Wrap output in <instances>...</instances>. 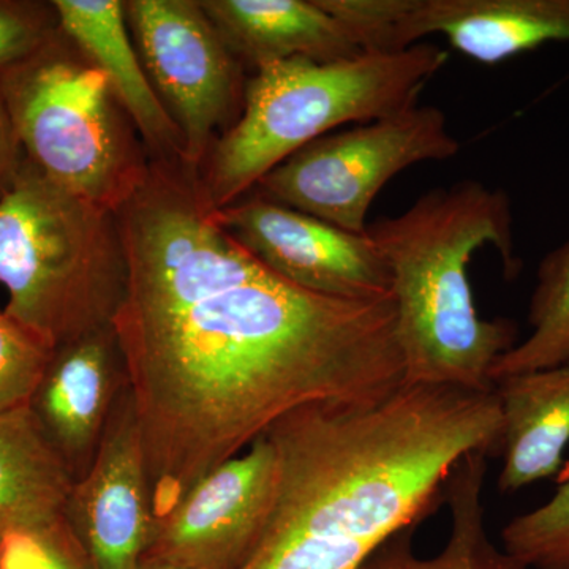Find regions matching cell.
<instances>
[{"label": "cell", "instance_id": "obj_17", "mask_svg": "<svg viewBox=\"0 0 569 569\" xmlns=\"http://www.w3.org/2000/svg\"><path fill=\"white\" fill-rule=\"evenodd\" d=\"M73 482L31 403L0 413V535L66 518Z\"/></svg>", "mask_w": 569, "mask_h": 569}, {"label": "cell", "instance_id": "obj_24", "mask_svg": "<svg viewBox=\"0 0 569 569\" xmlns=\"http://www.w3.org/2000/svg\"><path fill=\"white\" fill-rule=\"evenodd\" d=\"M24 160V151H22L9 108H7L2 91H0V198L9 192Z\"/></svg>", "mask_w": 569, "mask_h": 569}, {"label": "cell", "instance_id": "obj_15", "mask_svg": "<svg viewBox=\"0 0 569 569\" xmlns=\"http://www.w3.org/2000/svg\"><path fill=\"white\" fill-rule=\"evenodd\" d=\"M234 58L253 70L302 58L348 61L365 54L318 0H200Z\"/></svg>", "mask_w": 569, "mask_h": 569}, {"label": "cell", "instance_id": "obj_9", "mask_svg": "<svg viewBox=\"0 0 569 569\" xmlns=\"http://www.w3.org/2000/svg\"><path fill=\"white\" fill-rule=\"evenodd\" d=\"M217 222L283 280L328 298H391L392 277L367 233H351L254 190L212 211Z\"/></svg>", "mask_w": 569, "mask_h": 569}, {"label": "cell", "instance_id": "obj_11", "mask_svg": "<svg viewBox=\"0 0 569 569\" xmlns=\"http://www.w3.org/2000/svg\"><path fill=\"white\" fill-rule=\"evenodd\" d=\"M353 28L369 54H395L440 33L468 59L500 63L569 41V0H359Z\"/></svg>", "mask_w": 569, "mask_h": 569}, {"label": "cell", "instance_id": "obj_21", "mask_svg": "<svg viewBox=\"0 0 569 569\" xmlns=\"http://www.w3.org/2000/svg\"><path fill=\"white\" fill-rule=\"evenodd\" d=\"M54 350L0 309V413L29 406Z\"/></svg>", "mask_w": 569, "mask_h": 569}, {"label": "cell", "instance_id": "obj_4", "mask_svg": "<svg viewBox=\"0 0 569 569\" xmlns=\"http://www.w3.org/2000/svg\"><path fill=\"white\" fill-rule=\"evenodd\" d=\"M447 51L415 44L395 54L348 61L295 58L254 70L238 121L213 142L198 170L211 211L244 197L269 171L350 122L367 123L418 104Z\"/></svg>", "mask_w": 569, "mask_h": 569}, {"label": "cell", "instance_id": "obj_23", "mask_svg": "<svg viewBox=\"0 0 569 569\" xmlns=\"http://www.w3.org/2000/svg\"><path fill=\"white\" fill-rule=\"evenodd\" d=\"M59 31L52 2L0 0V74L28 61Z\"/></svg>", "mask_w": 569, "mask_h": 569}, {"label": "cell", "instance_id": "obj_16", "mask_svg": "<svg viewBox=\"0 0 569 569\" xmlns=\"http://www.w3.org/2000/svg\"><path fill=\"white\" fill-rule=\"evenodd\" d=\"M500 456L498 490H518L556 477L569 445V359L563 365L498 378Z\"/></svg>", "mask_w": 569, "mask_h": 569}, {"label": "cell", "instance_id": "obj_22", "mask_svg": "<svg viewBox=\"0 0 569 569\" xmlns=\"http://www.w3.org/2000/svg\"><path fill=\"white\" fill-rule=\"evenodd\" d=\"M0 569H96L66 518L0 535Z\"/></svg>", "mask_w": 569, "mask_h": 569}, {"label": "cell", "instance_id": "obj_18", "mask_svg": "<svg viewBox=\"0 0 569 569\" xmlns=\"http://www.w3.org/2000/svg\"><path fill=\"white\" fill-rule=\"evenodd\" d=\"M488 459V452H468L449 475L445 503L451 530L437 556L419 557L413 548L418 527H408L387 539L359 569H529L490 541L482 501Z\"/></svg>", "mask_w": 569, "mask_h": 569}, {"label": "cell", "instance_id": "obj_14", "mask_svg": "<svg viewBox=\"0 0 569 569\" xmlns=\"http://www.w3.org/2000/svg\"><path fill=\"white\" fill-rule=\"evenodd\" d=\"M59 26L100 71L127 112L151 160L186 164V142L157 96L119 0H54Z\"/></svg>", "mask_w": 569, "mask_h": 569}, {"label": "cell", "instance_id": "obj_1", "mask_svg": "<svg viewBox=\"0 0 569 569\" xmlns=\"http://www.w3.org/2000/svg\"><path fill=\"white\" fill-rule=\"evenodd\" d=\"M116 219L127 282L112 329L153 522L284 415L370 406L402 387L392 296L328 298L269 271L217 222L197 170L151 160Z\"/></svg>", "mask_w": 569, "mask_h": 569}, {"label": "cell", "instance_id": "obj_19", "mask_svg": "<svg viewBox=\"0 0 569 569\" xmlns=\"http://www.w3.org/2000/svg\"><path fill=\"white\" fill-rule=\"evenodd\" d=\"M531 335L500 356L492 367L498 378L563 365L569 359V239L542 258L530 298Z\"/></svg>", "mask_w": 569, "mask_h": 569}, {"label": "cell", "instance_id": "obj_2", "mask_svg": "<svg viewBox=\"0 0 569 569\" xmlns=\"http://www.w3.org/2000/svg\"><path fill=\"white\" fill-rule=\"evenodd\" d=\"M493 391L402 385L381 402L312 403L280 418L271 518L241 569H359L445 503L471 451L500 456Z\"/></svg>", "mask_w": 569, "mask_h": 569}, {"label": "cell", "instance_id": "obj_25", "mask_svg": "<svg viewBox=\"0 0 569 569\" xmlns=\"http://www.w3.org/2000/svg\"><path fill=\"white\" fill-rule=\"evenodd\" d=\"M138 569H190L181 567V565L170 563V561L151 559V557H142Z\"/></svg>", "mask_w": 569, "mask_h": 569}, {"label": "cell", "instance_id": "obj_12", "mask_svg": "<svg viewBox=\"0 0 569 569\" xmlns=\"http://www.w3.org/2000/svg\"><path fill=\"white\" fill-rule=\"evenodd\" d=\"M66 520L96 569H138L153 530L151 488L130 388L112 408L91 467L73 482Z\"/></svg>", "mask_w": 569, "mask_h": 569}, {"label": "cell", "instance_id": "obj_7", "mask_svg": "<svg viewBox=\"0 0 569 569\" xmlns=\"http://www.w3.org/2000/svg\"><path fill=\"white\" fill-rule=\"evenodd\" d=\"M459 149L445 112L415 104L310 142L253 190L351 233H366L370 206L395 176L417 163L449 160Z\"/></svg>", "mask_w": 569, "mask_h": 569}, {"label": "cell", "instance_id": "obj_20", "mask_svg": "<svg viewBox=\"0 0 569 569\" xmlns=\"http://www.w3.org/2000/svg\"><path fill=\"white\" fill-rule=\"evenodd\" d=\"M501 545L529 569H569V471L549 501L509 520Z\"/></svg>", "mask_w": 569, "mask_h": 569}, {"label": "cell", "instance_id": "obj_10", "mask_svg": "<svg viewBox=\"0 0 569 569\" xmlns=\"http://www.w3.org/2000/svg\"><path fill=\"white\" fill-rule=\"evenodd\" d=\"M279 462L263 436L201 478L153 522L144 557L190 569H241L274 508Z\"/></svg>", "mask_w": 569, "mask_h": 569}, {"label": "cell", "instance_id": "obj_3", "mask_svg": "<svg viewBox=\"0 0 569 569\" xmlns=\"http://www.w3.org/2000/svg\"><path fill=\"white\" fill-rule=\"evenodd\" d=\"M366 233L391 271L403 385L493 391L492 367L518 346L519 328L479 316L468 264L490 244L505 274H518L508 194L478 181L438 187Z\"/></svg>", "mask_w": 569, "mask_h": 569}, {"label": "cell", "instance_id": "obj_6", "mask_svg": "<svg viewBox=\"0 0 569 569\" xmlns=\"http://www.w3.org/2000/svg\"><path fill=\"white\" fill-rule=\"evenodd\" d=\"M26 159L62 189L118 212L148 179L151 157L103 71L59 31L0 74Z\"/></svg>", "mask_w": 569, "mask_h": 569}, {"label": "cell", "instance_id": "obj_8", "mask_svg": "<svg viewBox=\"0 0 569 569\" xmlns=\"http://www.w3.org/2000/svg\"><path fill=\"white\" fill-rule=\"evenodd\" d=\"M123 9L146 73L181 130L186 164L198 171L213 137L241 114L242 63L200 0H129Z\"/></svg>", "mask_w": 569, "mask_h": 569}, {"label": "cell", "instance_id": "obj_5", "mask_svg": "<svg viewBox=\"0 0 569 569\" xmlns=\"http://www.w3.org/2000/svg\"><path fill=\"white\" fill-rule=\"evenodd\" d=\"M126 282L116 212L62 189L26 159L0 198L6 312L58 350L112 326Z\"/></svg>", "mask_w": 569, "mask_h": 569}, {"label": "cell", "instance_id": "obj_13", "mask_svg": "<svg viewBox=\"0 0 569 569\" xmlns=\"http://www.w3.org/2000/svg\"><path fill=\"white\" fill-rule=\"evenodd\" d=\"M127 387L112 326L54 350L31 406L74 481L91 467L112 408Z\"/></svg>", "mask_w": 569, "mask_h": 569}]
</instances>
